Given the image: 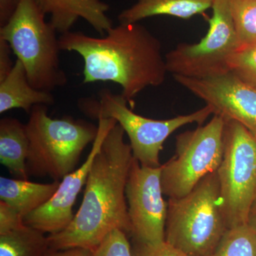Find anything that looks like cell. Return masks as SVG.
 <instances>
[{
  "label": "cell",
  "instance_id": "1",
  "mask_svg": "<svg viewBox=\"0 0 256 256\" xmlns=\"http://www.w3.org/2000/svg\"><path fill=\"white\" fill-rule=\"evenodd\" d=\"M114 120L92 162L82 205L70 225L48 236L52 250H94L116 229L130 232L126 188L134 156Z\"/></svg>",
  "mask_w": 256,
  "mask_h": 256
},
{
  "label": "cell",
  "instance_id": "2",
  "mask_svg": "<svg viewBox=\"0 0 256 256\" xmlns=\"http://www.w3.org/2000/svg\"><path fill=\"white\" fill-rule=\"evenodd\" d=\"M60 50L84 60V84L110 82L122 88L132 108L134 98L164 82L168 69L160 40L138 23H120L100 38L80 32L60 34Z\"/></svg>",
  "mask_w": 256,
  "mask_h": 256
},
{
  "label": "cell",
  "instance_id": "3",
  "mask_svg": "<svg viewBox=\"0 0 256 256\" xmlns=\"http://www.w3.org/2000/svg\"><path fill=\"white\" fill-rule=\"evenodd\" d=\"M228 229L216 171L168 203L165 242L186 256H210Z\"/></svg>",
  "mask_w": 256,
  "mask_h": 256
},
{
  "label": "cell",
  "instance_id": "4",
  "mask_svg": "<svg viewBox=\"0 0 256 256\" xmlns=\"http://www.w3.org/2000/svg\"><path fill=\"white\" fill-rule=\"evenodd\" d=\"M45 16L35 0H20L9 21L0 26V38L23 64L32 86L50 92L66 85L68 78L60 66L56 30Z\"/></svg>",
  "mask_w": 256,
  "mask_h": 256
},
{
  "label": "cell",
  "instance_id": "5",
  "mask_svg": "<svg viewBox=\"0 0 256 256\" xmlns=\"http://www.w3.org/2000/svg\"><path fill=\"white\" fill-rule=\"evenodd\" d=\"M28 176L60 181L75 170L82 151L97 137L98 127L72 118H52L48 106H36L26 124Z\"/></svg>",
  "mask_w": 256,
  "mask_h": 256
},
{
  "label": "cell",
  "instance_id": "6",
  "mask_svg": "<svg viewBox=\"0 0 256 256\" xmlns=\"http://www.w3.org/2000/svg\"><path fill=\"white\" fill-rule=\"evenodd\" d=\"M129 101L122 94L102 89L96 98H82L79 109L95 120L114 119L130 140L132 156L142 166L159 168L160 152L166 140L178 128L188 124L202 126L213 111L208 106L188 114L172 118L156 120L143 117L133 112Z\"/></svg>",
  "mask_w": 256,
  "mask_h": 256
},
{
  "label": "cell",
  "instance_id": "7",
  "mask_svg": "<svg viewBox=\"0 0 256 256\" xmlns=\"http://www.w3.org/2000/svg\"><path fill=\"white\" fill-rule=\"evenodd\" d=\"M216 173L228 228L247 223L256 203V136L236 121L225 120L224 156Z\"/></svg>",
  "mask_w": 256,
  "mask_h": 256
},
{
  "label": "cell",
  "instance_id": "8",
  "mask_svg": "<svg viewBox=\"0 0 256 256\" xmlns=\"http://www.w3.org/2000/svg\"><path fill=\"white\" fill-rule=\"evenodd\" d=\"M225 120L214 116L205 126L178 134L175 154L161 165L163 194L186 196L207 175L218 170L224 150Z\"/></svg>",
  "mask_w": 256,
  "mask_h": 256
},
{
  "label": "cell",
  "instance_id": "9",
  "mask_svg": "<svg viewBox=\"0 0 256 256\" xmlns=\"http://www.w3.org/2000/svg\"><path fill=\"white\" fill-rule=\"evenodd\" d=\"M206 36L198 43H182L165 55L173 76L206 78L230 72V62L242 46L228 0H214Z\"/></svg>",
  "mask_w": 256,
  "mask_h": 256
},
{
  "label": "cell",
  "instance_id": "10",
  "mask_svg": "<svg viewBox=\"0 0 256 256\" xmlns=\"http://www.w3.org/2000/svg\"><path fill=\"white\" fill-rule=\"evenodd\" d=\"M130 232L136 242H165L168 204L163 198L161 166H142L133 159L126 188Z\"/></svg>",
  "mask_w": 256,
  "mask_h": 256
},
{
  "label": "cell",
  "instance_id": "11",
  "mask_svg": "<svg viewBox=\"0 0 256 256\" xmlns=\"http://www.w3.org/2000/svg\"><path fill=\"white\" fill-rule=\"evenodd\" d=\"M173 77L180 85L203 100L214 116L236 121L256 136V88L230 72L202 79Z\"/></svg>",
  "mask_w": 256,
  "mask_h": 256
},
{
  "label": "cell",
  "instance_id": "12",
  "mask_svg": "<svg viewBox=\"0 0 256 256\" xmlns=\"http://www.w3.org/2000/svg\"><path fill=\"white\" fill-rule=\"evenodd\" d=\"M98 132L86 160L78 169L66 175L52 198L24 218V223L44 234H54L67 228L73 220V207L77 196L86 183L92 162L100 150L112 119L100 118Z\"/></svg>",
  "mask_w": 256,
  "mask_h": 256
},
{
  "label": "cell",
  "instance_id": "13",
  "mask_svg": "<svg viewBox=\"0 0 256 256\" xmlns=\"http://www.w3.org/2000/svg\"><path fill=\"white\" fill-rule=\"evenodd\" d=\"M45 15L50 14V22L60 34L70 32L79 18H84L94 30L104 36L112 28L108 16V4L101 0H35Z\"/></svg>",
  "mask_w": 256,
  "mask_h": 256
},
{
  "label": "cell",
  "instance_id": "14",
  "mask_svg": "<svg viewBox=\"0 0 256 256\" xmlns=\"http://www.w3.org/2000/svg\"><path fill=\"white\" fill-rule=\"evenodd\" d=\"M55 102L52 92L32 86L23 64L16 60L4 80L0 82V114L12 109H22L30 114L36 106H50Z\"/></svg>",
  "mask_w": 256,
  "mask_h": 256
},
{
  "label": "cell",
  "instance_id": "15",
  "mask_svg": "<svg viewBox=\"0 0 256 256\" xmlns=\"http://www.w3.org/2000/svg\"><path fill=\"white\" fill-rule=\"evenodd\" d=\"M60 184L32 182L28 180L0 178V201L14 208L24 218L50 201Z\"/></svg>",
  "mask_w": 256,
  "mask_h": 256
},
{
  "label": "cell",
  "instance_id": "16",
  "mask_svg": "<svg viewBox=\"0 0 256 256\" xmlns=\"http://www.w3.org/2000/svg\"><path fill=\"white\" fill-rule=\"evenodd\" d=\"M30 148L26 124L13 118L0 120V162L11 174L28 180L26 169Z\"/></svg>",
  "mask_w": 256,
  "mask_h": 256
},
{
  "label": "cell",
  "instance_id": "17",
  "mask_svg": "<svg viewBox=\"0 0 256 256\" xmlns=\"http://www.w3.org/2000/svg\"><path fill=\"white\" fill-rule=\"evenodd\" d=\"M214 0H138L119 14L120 23H138L144 18L159 15L191 18L212 8Z\"/></svg>",
  "mask_w": 256,
  "mask_h": 256
},
{
  "label": "cell",
  "instance_id": "18",
  "mask_svg": "<svg viewBox=\"0 0 256 256\" xmlns=\"http://www.w3.org/2000/svg\"><path fill=\"white\" fill-rule=\"evenodd\" d=\"M50 250L48 236L26 224L0 235V256H47Z\"/></svg>",
  "mask_w": 256,
  "mask_h": 256
},
{
  "label": "cell",
  "instance_id": "19",
  "mask_svg": "<svg viewBox=\"0 0 256 256\" xmlns=\"http://www.w3.org/2000/svg\"><path fill=\"white\" fill-rule=\"evenodd\" d=\"M210 256H256V233L248 224L227 229Z\"/></svg>",
  "mask_w": 256,
  "mask_h": 256
},
{
  "label": "cell",
  "instance_id": "20",
  "mask_svg": "<svg viewBox=\"0 0 256 256\" xmlns=\"http://www.w3.org/2000/svg\"><path fill=\"white\" fill-rule=\"evenodd\" d=\"M228 2L240 45L256 44V0Z\"/></svg>",
  "mask_w": 256,
  "mask_h": 256
},
{
  "label": "cell",
  "instance_id": "21",
  "mask_svg": "<svg viewBox=\"0 0 256 256\" xmlns=\"http://www.w3.org/2000/svg\"><path fill=\"white\" fill-rule=\"evenodd\" d=\"M230 72L256 88V44L238 48L230 60Z\"/></svg>",
  "mask_w": 256,
  "mask_h": 256
},
{
  "label": "cell",
  "instance_id": "22",
  "mask_svg": "<svg viewBox=\"0 0 256 256\" xmlns=\"http://www.w3.org/2000/svg\"><path fill=\"white\" fill-rule=\"evenodd\" d=\"M94 256H133L127 234L116 229L94 250Z\"/></svg>",
  "mask_w": 256,
  "mask_h": 256
},
{
  "label": "cell",
  "instance_id": "23",
  "mask_svg": "<svg viewBox=\"0 0 256 256\" xmlns=\"http://www.w3.org/2000/svg\"><path fill=\"white\" fill-rule=\"evenodd\" d=\"M133 256H186L166 242L158 244L137 242L132 249Z\"/></svg>",
  "mask_w": 256,
  "mask_h": 256
},
{
  "label": "cell",
  "instance_id": "24",
  "mask_svg": "<svg viewBox=\"0 0 256 256\" xmlns=\"http://www.w3.org/2000/svg\"><path fill=\"white\" fill-rule=\"evenodd\" d=\"M24 218L14 208L0 201V235L23 226Z\"/></svg>",
  "mask_w": 256,
  "mask_h": 256
},
{
  "label": "cell",
  "instance_id": "25",
  "mask_svg": "<svg viewBox=\"0 0 256 256\" xmlns=\"http://www.w3.org/2000/svg\"><path fill=\"white\" fill-rule=\"evenodd\" d=\"M12 52L9 44L2 38H0V82L4 80L10 73L14 64L12 60Z\"/></svg>",
  "mask_w": 256,
  "mask_h": 256
},
{
  "label": "cell",
  "instance_id": "26",
  "mask_svg": "<svg viewBox=\"0 0 256 256\" xmlns=\"http://www.w3.org/2000/svg\"><path fill=\"white\" fill-rule=\"evenodd\" d=\"M20 2V0H0V26L9 21Z\"/></svg>",
  "mask_w": 256,
  "mask_h": 256
},
{
  "label": "cell",
  "instance_id": "27",
  "mask_svg": "<svg viewBox=\"0 0 256 256\" xmlns=\"http://www.w3.org/2000/svg\"><path fill=\"white\" fill-rule=\"evenodd\" d=\"M47 256H94V252L84 248H73L64 250H52Z\"/></svg>",
  "mask_w": 256,
  "mask_h": 256
},
{
  "label": "cell",
  "instance_id": "28",
  "mask_svg": "<svg viewBox=\"0 0 256 256\" xmlns=\"http://www.w3.org/2000/svg\"><path fill=\"white\" fill-rule=\"evenodd\" d=\"M247 223L252 227L256 233V203L250 210Z\"/></svg>",
  "mask_w": 256,
  "mask_h": 256
}]
</instances>
